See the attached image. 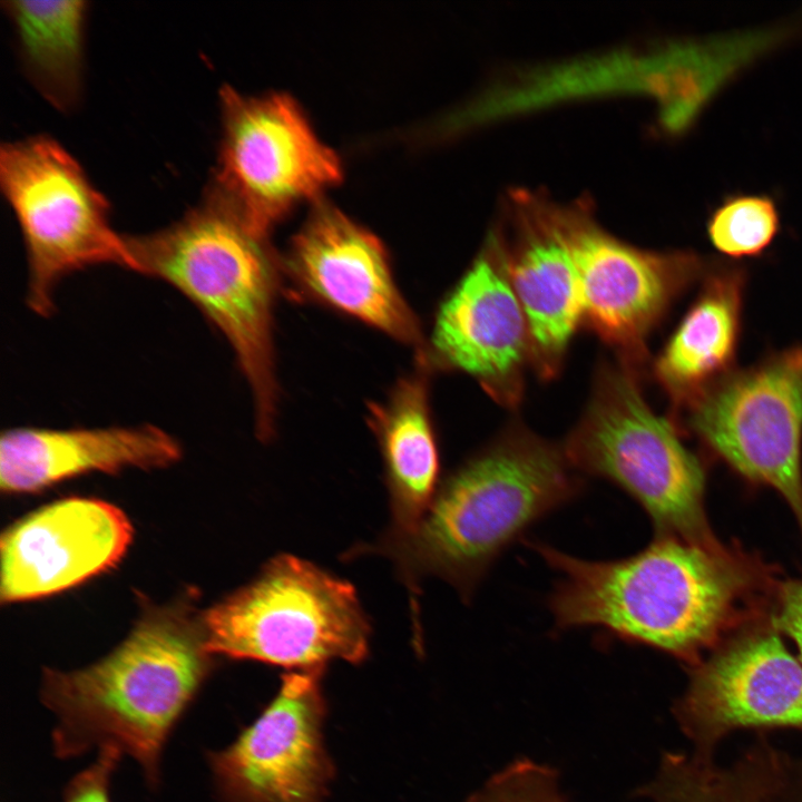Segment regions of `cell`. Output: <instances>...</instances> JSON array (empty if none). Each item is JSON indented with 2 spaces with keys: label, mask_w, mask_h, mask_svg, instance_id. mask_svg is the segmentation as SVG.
Returning <instances> with one entry per match:
<instances>
[{
  "label": "cell",
  "mask_w": 802,
  "mask_h": 802,
  "mask_svg": "<svg viewBox=\"0 0 802 802\" xmlns=\"http://www.w3.org/2000/svg\"><path fill=\"white\" fill-rule=\"evenodd\" d=\"M534 548L560 575L549 606L560 628L596 626L697 663L746 609L757 579L721 544L659 536L630 557L591 561L544 544Z\"/></svg>",
  "instance_id": "obj_1"
},
{
  "label": "cell",
  "mask_w": 802,
  "mask_h": 802,
  "mask_svg": "<svg viewBox=\"0 0 802 802\" xmlns=\"http://www.w3.org/2000/svg\"><path fill=\"white\" fill-rule=\"evenodd\" d=\"M214 667L202 614L187 600L148 607L114 651L89 666L45 668L41 703L53 714L57 757L114 746L160 783L169 734Z\"/></svg>",
  "instance_id": "obj_2"
},
{
  "label": "cell",
  "mask_w": 802,
  "mask_h": 802,
  "mask_svg": "<svg viewBox=\"0 0 802 802\" xmlns=\"http://www.w3.org/2000/svg\"><path fill=\"white\" fill-rule=\"evenodd\" d=\"M580 491L565 453L512 429L448 476L412 532L382 536L366 551L393 561L417 623L423 577L437 576L469 598L508 545Z\"/></svg>",
  "instance_id": "obj_3"
},
{
  "label": "cell",
  "mask_w": 802,
  "mask_h": 802,
  "mask_svg": "<svg viewBox=\"0 0 802 802\" xmlns=\"http://www.w3.org/2000/svg\"><path fill=\"white\" fill-rule=\"evenodd\" d=\"M125 237L130 270L176 288L226 339L253 395L257 433L270 438L277 402L272 315L278 276L267 235L207 187L178 222Z\"/></svg>",
  "instance_id": "obj_4"
},
{
  "label": "cell",
  "mask_w": 802,
  "mask_h": 802,
  "mask_svg": "<svg viewBox=\"0 0 802 802\" xmlns=\"http://www.w3.org/2000/svg\"><path fill=\"white\" fill-rule=\"evenodd\" d=\"M202 623L212 655L294 671L323 669L336 659L358 664L371 634L349 581L285 554L205 610Z\"/></svg>",
  "instance_id": "obj_5"
},
{
  "label": "cell",
  "mask_w": 802,
  "mask_h": 802,
  "mask_svg": "<svg viewBox=\"0 0 802 802\" xmlns=\"http://www.w3.org/2000/svg\"><path fill=\"white\" fill-rule=\"evenodd\" d=\"M571 466L630 495L662 537L716 542L705 514V472L669 421L647 404L626 364L604 365L567 439Z\"/></svg>",
  "instance_id": "obj_6"
},
{
  "label": "cell",
  "mask_w": 802,
  "mask_h": 802,
  "mask_svg": "<svg viewBox=\"0 0 802 802\" xmlns=\"http://www.w3.org/2000/svg\"><path fill=\"white\" fill-rule=\"evenodd\" d=\"M0 185L19 224L27 257V306L48 316L70 274L100 264L130 270L126 237L109 204L60 144L35 136L4 144Z\"/></svg>",
  "instance_id": "obj_7"
},
{
  "label": "cell",
  "mask_w": 802,
  "mask_h": 802,
  "mask_svg": "<svg viewBox=\"0 0 802 802\" xmlns=\"http://www.w3.org/2000/svg\"><path fill=\"white\" fill-rule=\"evenodd\" d=\"M222 137L209 187L260 233L303 199L335 184L342 168L285 94L221 89Z\"/></svg>",
  "instance_id": "obj_8"
},
{
  "label": "cell",
  "mask_w": 802,
  "mask_h": 802,
  "mask_svg": "<svg viewBox=\"0 0 802 802\" xmlns=\"http://www.w3.org/2000/svg\"><path fill=\"white\" fill-rule=\"evenodd\" d=\"M547 222L577 272L584 319L635 370L645 340L674 300L705 271L692 252H652L603 231L579 206L540 200Z\"/></svg>",
  "instance_id": "obj_9"
},
{
  "label": "cell",
  "mask_w": 802,
  "mask_h": 802,
  "mask_svg": "<svg viewBox=\"0 0 802 802\" xmlns=\"http://www.w3.org/2000/svg\"><path fill=\"white\" fill-rule=\"evenodd\" d=\"M687 411L695 433L740 475L779 492L802 527V346L731 374Z\"/></svg>",
  "instance_id": "obj_10"
},
{
  "label": "cell",
  "mask_w": 802,
  "mask_h": 802,
  "mask_svg": "<svg viewBox=\"0 0 802 802\" xmlns=\"http://www.w3.org/2000/svg\"><path fill=\"white\" fill-rule=\"evenodd\" d=\"M322 671L284 674L262 714L231 745L207 753L218 802H325L333 767Z\"/></svg>",
  "instance_id": "obj_11"
},
{
  "label": "cell",
  "mask_w": 802,
  "mask_h": 802,
  "mask_svg": "<svg viewBox=\"0 0 802 802\" xmlns=\"http://www.w3.org/2000/svg\"><path fill=\"white\" fill-rule=\"evenodd\" d=\"M675 713L705 756L736 730H802V663L773 628L740 634L696 663Z\"/></svg>",
  "instance_id": "obj_12"
},
{
  "label": "cell",
  "mask_w": 802,
  "mask_h": 802,
  "mask_svg": "<svg viewBox=\"0 0 802 802\" xmlns=\"http://www.w3.org/2000/svg\"><path fill=\"white\" fill-rule=\"evenodd\" d=\"M133 527L107 501L70 497L45 506L1 536L3 603L37 599L75 587L114 567Z\"/></svg>",
  "instance_id": "obj_13"
},
{
  "label": "cell",
  "mask_w": 802,
  "mask_h": 802,
  "mask_svg": "<svg viewBox=\"0 0 802 802\" xmlns=\"http://www.w3.org/2000/svg\"><path fill=\"white\" fill-rule=\"evenodd\" d=\"M431 349L441 364L472 375L500 403L519 400L530 339L497 237L440 304Z\"/></svg>",
  "instance_id": "obj_14"
},
{
  "label": "cell",
  "mask_w": 802,
  "mask_h": 802,
  "mask_svg": "<svg viewBox=\"0 0 802 802\" xmlns=\"http://www.w3.org/2000/svg\"><path fill=\"white\" fill-rule=\"evenodd\" d=\"M306 295L392 338L420 342V327L394 282L382 243L336 207L319 202L286 258Z\"/></svg>",
  "instance_id": "obj_15"
},
{
  "label": "cell",
  "mask_w": 802,
  "mask_h": 802,
  "mask_svg": "<svg viewBox=\"0 0 802 802\" xmlns=\"http://www.w3.org/2000/svg\"><path fill=\"white\" fill-rule=\"evenodd\" d=\"M182 447L150 423L101 428L18 427L0 439V487L35 492L90 472L156 469L179 460Z\"/></svg>",
  "instance_id": "obj_16"
},
{
  "label": "cell",
  "mask_w": 802,
  "mask_h": 802,
  "mask_svg": "<svg viewBox=\"0 0 802 802\" xmlns=\"http://www.w3.org/2000/svg\"><path fill=\"white\" fill-rule=\"evenodd\" d=\"M517 205L515 241L510 247L501 241L507 270L526 316L530 360L539 374L552 378L584 319L580 285L571 257L544 216L540 202L524 196Z\"/></svg>",
  "instance_id": "obj_17"
},
{
  "label": "cell",
  "mask_w": 802,
  "mask_h": 802,
  "mask_svg": "<svg viewBox=\"0 0 802 802\" xmlns=\"http://www.w3.org/2000/svg\"><path fill=\"white\" fill-rule=\"evenodd\" d=\"M388 400L370 405L369 423L383 459L391 525L385 537L412 532L439 488V452L430 415L424 355Z\"/></svg>",
  "instance_id": "obj_18"
},
{
  "label": "cell",
  "mask_w": 802,
  "mask_h": 802,
  "mask_svg": "<svg viewBox=\"0 0 802 802\" xmlns=\"http://www.w3.org/2000/svg\"><path fill=\"white\" fill-rule=\"evenodd\" d=\"M655 363V373L675 407L688 409L730 376L735 360L744 290L737 267H717Z\"/></svg>",
  "instance_id": "obj_19"
},
{
  "label": "cell",
  "mask_w": 802,
  "mask_h": 802,
  "mask_svg": "<svg viewBox=\"0 0 802 802\" xmlns=\"http://www.w3.org/2000/svg\"><path fill=\"white\" fill-rule=\"evenodd\" d=\"M792 35L786 28L753 29L669 43L651 55L649 94L664 130H688L712 99L755 60Z\"/></svg>",
  "instance_id": "obj_20"
},
{
  "label": "cell",
  "mask_w": 802,
  "mask_h": 802,
  "mask_svg": "<svg viewBox=\"0 0 802 802\" xmlns=\"http://www.w3.org/2000/svg\"><path fill=\"white\" fill-rule=\"evenodd\" d=\"M29 80L60 111L78 106L84 82L88 2L3 1Z\"/></svg>",
  "instance_id": "obj_21"
},
{
  "label": "cell",
  "mask_w": 802,
  "mask_h": 802,
  "mask_svg": "<svg viewBox=\"0 0 802 802\" xmlns=\"http://www.w3.org/2000/svg\"><path fill=\"white\" fill-rule=\"evenodd\" d=\"M777 757L756 754L721 767L705 755H668L648 793L653 802H781L789 776Z\"/></svg>",
  "instance_id": "obj_22"
},
{
  "label": "cell",
  "mask_w": 802,
  "mask_h": 802,
  "mask_svg": "<svg viewBox=\"0 0 802 802\" xmlns=\"http://www.w3.org/2000/svg\"><path fill=\"white\" fill-rule=\"evenodd\" d=\"M779 229L777 206L767 195H730L713 209L706 222L713 247L734 258L762 254Z\"/></svg>",
  "instance_id": "obj_23"
},
{
  "label": "cell",
  "mask_w": 802,
  "mask_h": 802,
  "mask_svg": "<svg viewBox=\"0 0 802 802\" xmlns=\"http://www.w3.org/2000/svg\"><path fill=\"white\" fill-rule=\"evenodd\" d=\"M472 802H561V798L551 771L520 762L492 779Z\"/></svg>",
  "instance_id": "obj_24"
},
{
  "label": "cell",
  "mask_w": 802,
  "mask_h": 802,
  "mask_svg": "<svg viewBox=\"0 0 802 802\" xmlns=\"http://www.w3.org/2000/svg\"><path fill=\"white\" fill-rule=\"evenodd\" d=\"M121 755L114 746L100 749L97 759L66 785L62 802H111L110 779Z\"/></svg>",
  "instance_id": "obj_25"
},
{
  "label": "cell",
  "mask_w": 802,
  "mask_h": 802,
  "mask_svg": "<svg viewBox=\"0 0 802 802\" xmlns=\"http://www.w3.org/2000/svg\"><path fill=\"white\" fill-rule=\"evenodd\" d=\"M771 624L774 630L794 642L802 663V577L779 586Z\"/></svg>",
  "instance_id": "obj_26"
},
{
  "label": "cell",
  "mask_w": 802,
  "mask_h": 802,
  "mask_svg": "<svg viewBox=\"0 0 802 802\" xmlns=\"http://www.w3.org/2000/svg\"><path fill=\"white\" fill-rule=\"evenodd\" d=\"M799 775H800V776L796 777V781H798L796 783H798L799 785H798V786L795 785L796 789H795L794 792L796 793V794H795V796H796V800H795V801L802 802V771H801V769L799 770Z\"/></svg>",
  "instance_id": "obj_27"
}]
</instances>
